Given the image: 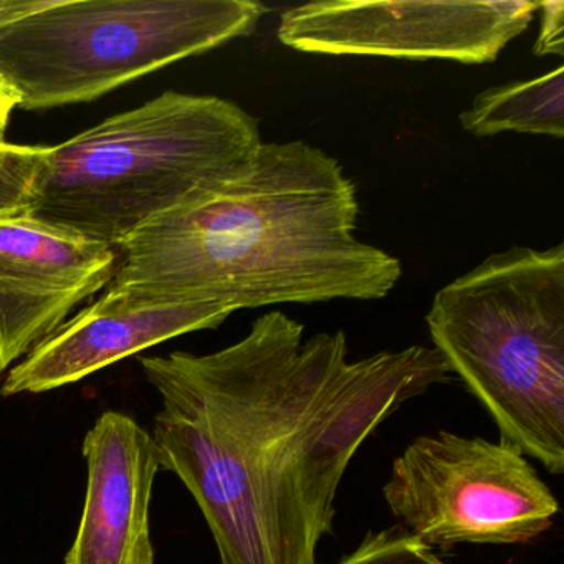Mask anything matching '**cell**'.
<instances>
[{
	"label": "cell",
	"instance_id": "obj_15",
	"mask_svg": "<svg viewBox=\"0 0 564 564\" xmlns=\"http://www.w3.org/2000/svg\"><path fill=\"white\" fill-rule=\"evenodd\" d=\"M48 4L51 0H0V28L15 19L41 11Z\"/></svg>",
	"mask_w": 564,
	"mask_h": 564
},
{
	"label": "cell",
	"instance_id": "obj_16",
	"mask_svg": "<svg viewBox=\"0 0 564 564\" xmlns=\"http://www.w3.org/2000/svg\"><path fill=\"white\" fill-rule=\"evenodd\" d=\"M19 107V97L11 87L0 78V143H4L6 130L12 110Z\"/></svg>",
	"mask_w": 564,
	"mask_h": 564
},
{
	"label": "cell",
	"instance_id": "obj_8",
	"mask_svg": "<svg viewBox=\"0 0 564 564\" xmlns=\"http://www.w3.org/2000/svg\"><path fill=\"white\" fill-rule=\"evenodd\" d=\"M120 253L25 213L0 216V372L110 285Z\"/></svg>",
	"mask_w": 564,
	"mask_h": 564
},
{
	"label": "cell",
	"instance_id": "obj_10",
	"mask_svg": "<svg viewBox=\"0 0 564 564\" xmlns=\"http://www.w3.org/2000/svg\"><path fill=\"white\" fill-rule=\"evenodd\" d=\"M84 455L87 498L65 564H154L150 507L161 464L153 435L108 411L88 431Z\"/></svg>",
	"mask_w": 564,
	"mask_h": 564
},
{
	"label": "cell",
	"instance_id": "obj_14",
	"mask_svg": "<svg viewBox=\"0 0 564 564\" xmlns=\"http://www.w3.org/2000/svg\"><path fill=\"white\" fill-rule=\"evenodd\" d=\"M541 22L540 34L533 47L536 57L544 55H564V2L563 0H547L540 2Z\"/></svg>",
	"mask_w": 564,
	"mask_h": 564
},
{
	"label": "cell",
	"instance_id": "obj_2",
	"mask_svg": "<svg viewBox=\"0 0 564 564\" xmlns=\"http://www.w3.org/2000/svg\"><path fill=\"white\" fill-rule=\"evenodd\" d=\"M355 183L305 141L263 143L236 180L144 224L107 290L240 308L381 300L402 276L356 237Z\"/></svg>",
	"mask_w": 564,
	"mask_h": 564
},
{
	"label": "cell",
	"instance_id": "obj_3",
	"mask_svg": "<svg viewBox=\"0 0 564 564\" xmlns=\"http://www.w3.org/2000/svg\"><path fill=\"white\" fill-rule=\"evenodd\" d=\"M232 101L166 91L51 147L29 213L118 249L154 217L229 181L262 147Z\"/></svg>",
	"mask_w": 564,
	"mask_h": 564
},
{
	"label": "cell",
	"instance_id": "obj_11",
	"mask_svg": "<svg viewBox=\"0 0 564 564\" xmlns=\"http://www.w3.org/2000/svg\"><path fill=\"white\" fill-rule=\"evenodd\" d=\"M462 128L477 138L523 133L564 137V67L531 78L488 88L458 117Z\"/></svg>",
	"mask_w": 564,
	"mask_h": 564
},
{
	"label": "cell",
	"instance_id": "obj_13",
	"mask_svg": "<svg viewBox=\"0 0 564 564\" xmlns=\"http://www.w3.org/2000/svg\"><path fill=\"white\" fill-rule=\"evenodd\" d=\"M338 564H445L431 546L402 527L369 533L349 556Z\"/></svg>",
	"mask_w": 564,
	"mask_h": 564
},
{
	"label": "cell",
	"instance_id": "obj_5",
	"mask_svg": "<svg viewBox=\"0 0 564 564\" xmlns=\"http://www.w3.org/2000/svg\"><path fill=\"white\" fill-rule=\"evenodd\" d=\"M253 0H51L0 28V78L22 110L85 104L257 31Z\"/></svg>",
	"mask_w": 564,
	"mask_h": 564
},
{
	"label": "cell",
	"instance_id": "obj_12",
	"mask_svg": "<svg viewBox=\"0 0 564 564\" xmlns=\"http://www.w3.org/2000/svg\"><path fill=\"white\" fill-rule=\"evenodd\" d=\"M51 147L0 143V216L25 213Z\"/></svg>",
	"mask_w": 564,
	"mask_h": 564
},
{
	"label": "cell",
	"instance_id": "obj_4",
	"mask_svg": "<svg viewBox=\"0 0 564 564\" xmlns=\"http://www.w3.org/2000/svg\"><path fill=\"white\" fill-rule=\"evenodd\" d=\"M425 323L500 441L563 474V243L494 253L435 293Z\"/></svg>",
	"mask_w": 564,
	"mask_h": 564
},
{
	"label": "cell",
	"instance_id": "obj_1",
	"mask_svg": "<svg viewBox=\"0 0 564 564\" xmlns=\"http://www.w3.org/2000/svg\"><path fill=\"white\" fill-rule=\"evenodd\" d=\"M303 332L270 312L220 351L141 358L161 399L151 434L161 468L199 505L220 564H316L358 448L451 379L429 346L349 361L345 332Z\"/></svg>",
	"mask_w": 564,
	"mask_h": 564
},
{
	"label": "cell",
	"instance_id": "obj_9",
	"mask_svg": "<svg viewBox=\"0 0 564 564\" xmlns=\"http://www.w3.org/2000/svg\"><path fill=\"white\" fill-rule=\"evenodd\" d=\"M234 310L107 290L9 371L0 394H39L80 381L186 333L219 328Z\"/></svg>",
	"mask_w": 564,
	"mask_h": 564
},
{
	"label": "cell",
	"instance_id": "obj_6",
	"mask_svg": "<svg viewBox=\"0 0 564 564\" xmlns=\"http://www.w3.org/2000/svg\"><path fill=\"white\" fill-rule=\"evenodd\" d=\"M382 494L399 527L431 547L530 543L560 511L520 448L445 431L412 441Z\"/></svg>",
	"mask_w": 564,
	"mask_h": 564
},
{
	"label": "cell",
	"instance_id": "obj_7",
	"mask_svg": "<svg viewBox=\"0 0 564 564\" xmlns=\"http://www.w3.org/2000/svg\"><path fill=\"white\" fill-rule=\"evenodd\" d=\"M540 2L323 0L290 9L279 39L306 54L490 64L523 34Z\"/></svg>",
	"mask_w": 564,
	"mask_h": 564
}]
</instances>
